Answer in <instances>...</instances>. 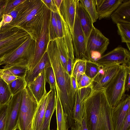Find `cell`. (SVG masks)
Instances as JSON below:
<instances>
[{
  "label": "cell",
  "instance_id": "obj_42",
  "mask_svg": "<svg viewBox=\"0 0 130 130\" xmlns=\"http://www.w3.org/2000/svg\"><path fill=\"white\" fill-rule=\"evenodd\" d=\"M58 32V37H63L62 25L60 15L58 12L54 13Z\"/></svg>",
  "mask_w": 130,
  "mask_h": 130
},
{
  "label": "cell",
  "instance_id": "obj_5",
  "mask_svg": "<svg viewBox=\"0 0 130 130\" xmlns=\"http://www.w3.org/2000/svg\"><path fill=\"white\" fill-rule=\"evenodd\" d=\"M38 103L27 85L23 90L19 115L18 129L33 130L34 116Z\"/></svg>",
  "mask_w": 130,
  "mask_h": 130
},
{
  "label": "cell",
  "instance_id": "obj_34",
  "mask_svg": "<svg viewBox=\"0 0 130 130\" xmlns=\"http://www.w3.org/2000/svg\"><path fill=\"white\" fill-rule=\"evenodd\" d=\"M29 35L27 32L21 28L15 34L0 41V48L15 40Z\"/></svg>",
  "mask_w": 130,
  "mask_h": 130
},
{
  "label": "cell",
  "instance_id": "obj_30",
  "mask_svg": "<svg viewBox=\"0 0 130 130\" xmlns=\"http://www.w3.org/2000/svg\"><path fill=\"white\" fill-rule=\"evenodd\" d=\"M86 60L75 58L71 76L74 77L76 80L82 74H85Z\"/></svg>",
  "mask_w": 130,
  "mask_h": 130
},
{
  "label": "cell",
  "instance_id": "obj_1",
  "mask_svg": "<svg viewBox=\"0 0 130 130\" xmlns=\"http://www.w3.org/2000/svg\"><path fill=\"white\" fill-rule=\"evenodd\" d=\"M54 73L58 91L63 110L68 125L74 122L73 110L76 94L73 89L71 76L62 65L58 53L55 40L49 41L47 51Z\"/></svg>",
  "mask_w": 130,
  "mask_h": 130
},
{
  "label": "cell",
  "instance_id": "obj_48",
  "mask_svg": "<svg viewBox=\"0 0 130 130\" xmlns=\"http://www.w3.org/2000/svg\"><path fill=\"white\" fill-rule=\"evenodd\" d=\"M130 88V69L128 71L125 81V91H128Z\"/></svg>",
  "mask_w": 130,
  "mask_h": 130
},
{
  "label": "cell",
  "instance_id": "obj_43",
  "mask_svg": "<svg viewBox=\"0 0 130 130\" xmlns=\"http://www.w3.org/2000/svg\"><path fill=\"white\" fill-rule=\"evenodd\" d=\"M46 7L54 13L58 12L53 0H41Z\"/></svg>",
  "mask_w": 130,
  "mask_h": 130
},
{
  "label": "cell",
  "instance_id": "obj_2",
  "mask_svg": "<svg viewBox=\"0 0 130 130\" xmlns=\"http://www.w3.org/2000/svg\"><path fill=\"white\" fill-rule=\"evenodd\" d=\"M83 104L89 130H114L111 107L107 99L105 88L92 90L84 100Z\"/></svg>",
  "mask_w": 130,
  "mask_h": 130
},
{
  "label": "cell",
  "instance_id": "obj_8",
  "mask_svg": "<svg viewBox=\"0 0 130 130\" xmlns=\"http://www.w3.org/2000/svg\"><path fill=\"white\" fill-rule=\"evenodd\" d=\"M50 10L45 6L43 22L40 28L37 36L35 42V53L31 63L28 70L34 68L46 52L49 42L48 21Z\"/></svg>",
  "mask_w": 130,
  "mask_h": 130
},
{
  "label": "cell",
  "instance_id": "obj_32",
  "mask_svg": "<svg viewBox=\"0 0 130 130\" xmlns=\"http://www.w3.org/2000/svg\"><path fill=\"white\" fill-rule=\"evenodd\" d=\"M8 85L13 95L24 90L27 85L25 78L18 77Z\"/></svg>",
  "mask_w": 130,
  "mask_h": 130
},
{
  "label": "cell",
  "instance_id": "obj_37",
  "mask_svg": "<svg viewBox=\"0 0 130 130\" xmlns=\"http://www.w3.org/2000/svg\"><path fill=\"white\" fill-rule=\"evenodd\" d=\"M21 28L19 27L6 25L4 29L0 32V41L15 34Z\"/></svg>",
  "mask_w": 130,
  "mask_h": 130
},
{
  "label": "cell",
  "instance_id": "obj_27",
  "mask_svg": "<svg viewBox=\"0 0 130 130\" xmlns=\"http://www.w3.org/2000/svg\"><path fill=\"white\" fill-rule=\"evenodd\" d=\"M90 17L93 23L99 17L96 10L95 0H79Z\"/></svg>",
  "mask_w": 130,
  "mask_h": 130
},
{
  "label": "cell",
  "instance_id": "obj_13",
  "mask_svg": "<svg viewBox=\"0 0 130 130\" xmlns=\"http://www.w3.org/2000/svg\"><path fill=\"white\" fill-rule=\"evenodd\" d=\"M95 62L98 64L114 63L130 66V51L118 46L102 56Z\"/></svg>",
  "mask_w": 130,
  "mask_h": 130
},
{
  "label": "cell",
  "instance_id": "obj_26",
  "mask_svg": "<svg viewBox=\"0 0 130 130\" xmlns=\"http://www.w3.org/2000/svg\"><path fill=\"white\" fill-rule=\"evenodd\" d=\"M55 40L61 63L64 69L67 72V66L69 58L63 37H58Z\"/></svg>",
  "mask_w": 130,
  "mask_h": 130
},
{
  "label": "cell",
  "instance_id": "obj_53",
  "mask_svg": "<svg viewBox=\"0 0 130 130\" xmlns=\"http://www.w3.org/2000/svg\"><path fill=\"white\" fill-rule=\"evenodd\" d=\"M5 26L2 27L1 29H0V32L2 31L4 28Z\"/></svg>",
  "mask_w": 130,
  "mask_h": 130
},
{
  "label": "cell",
  "instance_id": "obj_9",
  "mask_svg": "<svg viewBox=\"0 0 130 130\" xmlns=\"http://www.w3.org/2000/svg\"><path fill=\"white\" fill-rule=\"evenodd\" d=\"M99 64V72L92 81V90L105 88L118 73L121 68V65L116 63Z\"/></svg>",
  "mask_w": 130,
  "mask_h": 130
},
{
  "label": "cell",
  "instance_id": "obj_33",
  "mask_svg": "<svg viewBox=\"0 0 130 130\" xmlns=\"http://www.w3.org/2000/svg\"><path fill=\"white\" fill-rule=\"evenodd\" d=\"M100 69V64L95 62L87 60L85 74L92 81L98 73Z\"/></svg>",
  "mask_w": 130,
  "mask_h": 130
},
{
  "label": "cell",
  "instance_id": "obj_40",
  "mask_svg": "<svg viewBox=\"0 0 130 130\" xmlns=\"http://www.w3.org/2000/svg\"><path fill=\"white\" fill-rule=\"evenodd\" d=\"M76 81L77 89L85 87H92V80L85 74L81 75Z\"/></svg>",
  "mask_w": 130,
  "mask_h": 130
},
{
  "label": "cell",
  "instance_id": "obj_38",
  "mask_svg": "<svg viewBox=\"0 0 130 130\" xmlns=\"http://www.w3.org/2000/svg\"><path fill=\"white\" fill-rule=\"evenodd\" d=\"M7 104L0 105V130H6Z\"/></svg>",
  "mask_w": 130,
  "mask_h": 130
},
{
  "label": "cell",
  "instance_id": "obj_12",
  "mask_svg": "<svg viewBox=\"0 0 130 130\" xmlns=\"http://www.w3.org/2000/svg\"><path fill=\"white\" fill-rule=\"evenodd\" d=\"M130 108V95L124 94L117 105L111 107V117L114 130H121L128 111Z\"/></svg>",
  "mask_w": 130,
  "mask_h": 130
},
{
  "label": "cell",
  "instance_id": "obj_41",
  "mask_svg": "<svg viewBox=\"0 0 130 130\" xmlns=\"http://www.w3.org/2000/svg\"><path fill=\"white\" fill-rule=\"evenodd\" d=\"M71 128V130H89L86 124V115L85 112L81 122H75Z\"/></svg>",
  "mask_w": 130,
  "mask_h": 130
},
{
  "label": "cell",
  "instance_id": "obj_47",
  "mask_svg": "<svg viewBox=\"0 0 130 130\" xmlns=\"http://www.w3.org/2000/svg\"><path fill=\"white\" fill-rule=\"evenodd\" d=\"M75 61L69 58L67 66V71L68 74L71 76L73 66Z\"/></svg>",
  "mask_w": 130,
  "mask_h": 130
},
{
  "label": "cell",
  "instance_id": "obj_6",
  "mask_svg": "<svg viewBox=\"0 0 130 130\" xmlns=\"http://www.w3.org/2000/svg\"><path fill=\"white\" fill-rule=\"evenodd\" d=\"M130 66L121 64L118 72L105 88L108 101L111 107L116 106L125 94V81Z\"/></svg>",
  "mask_w": 130,
  "mask_h": 130
},
{
  "label": "cell",
  "instance_id": "obj_36",
  "mask_svg": "<svg viewBox=\"0 0 130 130\" xmlns=\"http://www.w3.org/2000/svg\"><path fill=\"white\" fill-rule=\"evenodd\" d=\"M32 1V0H25L24 2L15 7L8 14L12 17L13 20L20 13L29 6Z\"/></svg>",
  "mask_w": 130,
  "mask_h": 130
},
{
  "label": "cell",
  "instance_id": "obj_10",
  "mask_svg": "<svg viewBox=\"0 0 130 130\" xmlns=\"http://www.w3.org/2000/svg\"><path fill=\"white\" fill-rule=\"evenodd\" d=\"M72 38L75 58L86 60V41L79 19L76 13Z\"/></svg>",
  "mask_w": 130,
  "mask_h": 130
},
{
  "label": "cell",
  "instance_id": "obj_50",
  "mask_svg": "<svg viewBox=\"0 0 130 130\" xmlns=\"http://www.w3.org/2000/svg\"><path fill=\"white\" fill-rule=\"evenodd\" d=\"M71 80L73 90L75 93H76L77 89V87L76 81L74 77L71 76Z\"/></svg>",
  "mask_w": 130,
  "mask_h": 130
},
{
  "label": "cell",
  "instance_id": "obj_46",
  "mask_svg": "<svg viewBox=\"0 0 130 130\" xmlns=\"http://www.w3.org/2000/svg\"><path fill=\"white\" fill-rule=\"evenodd\" d=\"M12 20V17L11 15L8 14H3L1 23V27H2L6 24L9 23Z\"/></svg>",
  "mask_w": 130,
  "mask_h": 130
},
{
  "label": "cell",
  "instance_id": "obj_7",
  "mask_svg": "<svg viewBox=\"0 0 130 130\" xmlns=\"http://www.w3.org/2000/svg\"><path fill=\"white\" fill-rule=\"evenodd\" d=\"M109 43V40L93 25L86 42V60L95 62L103 55Z\"/></svg>",
  "mask_w": 130,
  "mask_h": 130
},
{
  "label": "cell",
  "instance_id": "obj_49",
  "mask_svg": "<svg viewBox=\"0 0 130 130\" xmlns=\"http://www.w3.org/2000/svg\"><path fill=\"white\" fill-rule=\"evenodd\" d=\"M6 0H0V29L2 27L1 23L2 20L3 15V14L4 7Z\"/></svg>",
  "mask_w": 130,
  "mask_h": 130
},
{
  "label": "cell",
  "instance_id": "obj_14",
  "mask_svg": "<svg viewBox=\"0 0 130 130\" xmlns=\"http://www.w3.org/2000/svg\"><path fill=\"white\" fill-rule=\"evenodd\" d=\"M76 1L77 0H63L59 12L68 25L72 36L76 15Z\"/></svg>",
  "mask_w": 130,
  "mask_h": 130
},
{
  "label": "cell",
  "instance_id": "obj_11",
  "mask_svg": "<svg viewBox=\"0 0 130 130\" xmlns=\"http://www.w3.org/2000/svg\"><path fill=\"white\" fill-rule=\"evenodd\" d=\"M23 90L12 95L7 103L6 130L18 129L20 109Z\"/></svg>",
  "mask_w": 130,
  "mask_h": 130
},
{
  "label": "cell",
  "instance_id": "obj_29",
  "mask_svg": "<svg viewBox=\"0 0 130 130\" xmlns=\"http://www.w3.org/2000/svg\"><path fill=\"white\" fill-rule=\"evenodd\" d=\"M116 25L118 33L120 36L122 42L130 43V24L119 23Z\"/></svg>",
  "mask_w": 130,
  "mask_h": 130
},
{
  "label": "cell",
  "instance_id": "obj_28",
  "mask_svg": "<svg viewBox=\"0 0 130 130\" xmlns=\"http://www.w3.org/2000/svg\"><path fill=\"white\" fill-rule=\"evenodd\" d=\"M12 96L8 85L0 77V105L7 104Z\"/></svg>",
  "mask_w": 130,
  "mask_h": 130
},
{
  "label": "cell",
  "instance_id": "obj_35",
  "mask_svg": "<svg viewBox=\"0 0 130 130\" xmlns=\"http://www.w3.org/2000/svg\"><path fill=\"white\" fill-rule=\"evenodd\" d=\"M45 72L46 82L49 84L50 85V90L56 89V79L54 73L52 66L45 69Z\"/></svg>",
  "mask_w": 130,
  "mask_h": 130
},
{
  "label": "cell",
  "instance_id": "obj_19",
  "mask_svg": "<svg viewBox=\"0 0 130 130\" xmlns=\"http://www.w3.org/2000/svg\"><path fill=\"white\" fill-rule=\"evenodd\" d=\"M51 66L48 54L46 52L35 66L31 70H28L25 77L27 85L32 82L43 71Z\"/></svg>",
  "mask_w": 130,
  "mask_h": 130
},
{
  "label": "cell",
  "instance_id": "obj_25",
  "mask_svg": "<svg viewBox=\"0 0 130 130\" xmlns=\"http://www.w3.org/2000/svg\"><path fill=\"white\" fill-rule=\"evenodd\" d=\"M0 69V73L14 76L18 77L25 78L28 70L27 66L19 64L5 65Z\"/></svg>",
  "mask_w": 130,
  "mask_h": 130
},
{
  "label": "cell",
  "instance_id": "obj_18",
  "mask_svg": "<svg viewBox=\"0 0 130 130\" xmlns=\"http://www.w3.org/2000/svg\"><path fill=\"white\" fill-rule=\"evenodd\" d=\"M43 122L39 130H50V124L52 115L55 109L57 92L56 89L50 90Z\"/></svg>",
  "mask_w": 130,
  "mask_h": 130
},
{
  "label": "cell",
  "instance_id": "obj_21",
  "mask_svg": "<svg viewBox=\"0 0 130 130\" xmlns=\"http://www.w3.org/2000/svg\"><path fill=\"white\" fill-rule=\"evenodd\" d=\"M88 96L84 90L82 89L77 90L73 110V117L75 122H81L84 114V101Z\"/></svg>",
  "mask_w": 130,
  "mask_h": 130
},
{
  "label": "cell",
  "instance_id": "obj_3",
  "mask_svg": "<svg viewBox=\"0 0 130 130\" xmlns=\"http://www.w3.org/2000/svg\"><path fill=\"white\" fill-rule=\"evenodd\" d=\"M45 7L41 0H32L27 7L6 25L20 27L27 32L35 41L37 32L41 24Z\"/></svg>",
  "mask_w": 130,
  "mask_h": 130
},
{
  "label": "cell",
  "instance_id": "obj_39",
  "mask_svg": "<svg viewBox=\"0 0 130 130\" xmlns=\"http://www.w3.org/2000/svg\"><path fill=\"white\" fill-rule=\"evenodd\" d=\"M25 0H6L4 7L3 14H8Z\"/></svg>",
  "mask_w": 130,
  "mask_h": 130
},
{
  "label": "cell",
  "instance_id": "obj_44",
  "mask_svg": "<svg viewBox=\"0 0 130 130\" xmlns=\"http://www.w3.org/2000/svg\"><path fill=\"white\" fill-rule=\"evenodd\" d=\"M0 77L8 85L18 78L14 76L0 73Z\"/></svg>",
  "mask_w": 130,
  "mask_h": 130
},
{
  "label": "cell",
  "instance_id": "obj_24",
  "mask_svg": "<svg viewBox=\"0 0 130 130\" xmlns=\"http://www.w3.org/2000/svg\"><path fill=\"white\" fill-rule=\"evenodd\" d=\"M60 15L62 25L63 39L69 58L74 61L75 58L74 54L72 35L68 25L62 16L60 14Z\"/></svg>",
  "mask_w": 130,
  "mask_h": 130
},
{
  "label": "cell",
  "instance_id": "obj_31",
  "mask_svg": "<svg viewBox=\"0 0 130 130\" xmlns=\"http://www.w3.org/2000/svg\"><path fill=\"white\" fill-rule=\"evenodd\" d=\"M49 41L58 38V32L55 13L51 11L48 21Z\"/></svg>",
  "mask_w": 130,
  "mask_h": 130
},
{
  "label": "cell",
  "instance_id": "obj_20",
  "mask_svg": "<svg viewBox=\"0 0 130 130\" xmlns=\"http://www.w3.org/2000/svg\"><path fill=\"white\" fill-rule=\"evenodd\" d=\"M113 23L130 24V0L124 1L111 15Z\"/></svg>",
  "mask_w": 130,
  "mask_h": 130
},
{
  "label": "cell",
  "instance_id": "obj_52",
  "mask_svg": "<svg viewBox=\"0 0 130 130\" xmlns=\"http://www.w3.org/2000/svg\"><path fill=\"white\" fill-rule=\"evenodd\" d=\"M127 46L128 48L129 51H130V43H126Z\"/></svg>",
  "mask_w": 130,
  "mask_h": 130
},
{
  "label": "cell",
  "instance_id": "obj_23",
  "mask_svg": "<svg viewBox=\"0 0 130 130\" xmlns=\"http://www.w3.org/2000/svg\"><path fill=\"white\" fill-rule=\"evenodd\" d=\"M57 92L55 110L57 122V130H68L66 116L63 110L58 91Z\"/></svg>",
  "mask_w": 130,
  "mask_h": 130
},
{
  "label": "cell",
  "instance_id": "obj_4",
  "mask_svg": "<svg viewBox=\"0 0 130 130\" xmlns=\"http://www.w3.org/2000/svg\"><path fill=\"white\" fill-rule=\"evenodd\" d=\"M35 42L30 37L19 46L4 55L1 65L19 64L29 66L34 54Z\"/></svg>",
  "mask_w": 130,
  "mask_h": 130
},
{
  "label": "cell",
  "instance_id": "obj_17",
  "mask_svg": "<svg viewBox=\"0 0 130 130\" xmlns=\"http://www.w3.org/2000/svg\"><path fill=\"white\" fill-rule=\"evenodd\" d=\"M45 70L43 71L31 83L27 85L38 103L47 93Z\"/></svg>",
  "mask_w": 130,
  "mask_h": 130
},
{
  "label": "cell",
  "instance_id": "obj_45",
  "mask_svg": "<svg viewBox=\"0 0 130 130\" xmlns=\"http://www.w3.org/2000/svg\"><path fill=\"white\" fill-rule=\"evenodd\" d=\"M121 130H130V108L128 111Z\"/></svg>",
  "mask_w": 130,
  "mask_h": 130
},
{
  "label": "cell",
  "instance_id": "obj_51",
  "mask_svg": "<svg viewBox=\"0 0 130 130\" xmlns=\"http://www.w3.org/2000/svg\"><path fill=\"white\" fill-rule=\"evenodd\" d=\"M58 11H59L60 8L63 0H53Z\"/></svg>",
  "mask_w": 130,
  "mask_h": 130
},
{
  "label": "cell",
  "instance_id": "obj_16",
  "mask_svg": "<svg viewBox=\"0 0 130 130\" xmlns=\"http://www.w3.org/2000/svg\"><path fill=\"white\" fill-rule=\"evenodd\" d=\"M76 13L78 18L86 42L93 26L91 18L79 0H77Z\"/></svg>",
  "mask_w": 130,
  "mask_h": 130
},
{
  "label": "cell",
  "instance_id": "obj_22",
  "mask_svg": "<svg viewBox=\"0 0 130 130\" xmlns=\"http://www.w3.org/2000/svg\"><path fill=\"white\" fill-rule=\"evenodd\" d=\"M49 92L46 94L38 103L34 118L33 130H39L43 122L48 101Z\"/></svg>",
  "mask_w": 130,
  "mask_h": 130
},
{
  "label": "cell",
  "instance_id": "obj_15",
  "mask_svg": "<svg viewBox=\"0 0 130 130\" xmlns=\"http://www.w3.org/2000/svg\"><path fill=\"white\" fill-rule=\"evenodd\" d=\"M123 0H95L99 20L108 18L118 7L124 1Z\"/></svg>",
  "mask_w": 130,
  "mask_h": 130
}]
</instances>
